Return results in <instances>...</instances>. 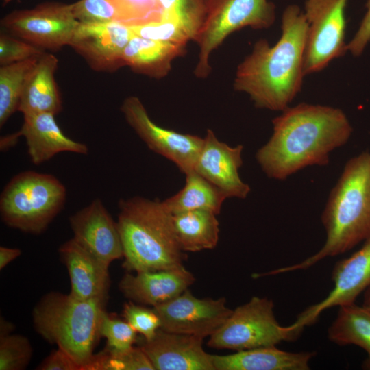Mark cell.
I'll use <instances>...</instances> for the list:
<instances>
[{"mask_svg":"<svg viewBox=\"0 0 370 370\" xmlns=\"http://www.w3.org/2000/svg\"><path fill=\"white\" fill-rule=\"evenodd\" d=\"M273 133L256 153L267 177L284 180L310 166H325L330 153L347 143L353 129L338 108L301 103L272 120Z\"/></svg>","mask_w":370,"mask_h":370,"instance_id":"cell-1","label":"cell"},{"mask_svg":"<svg viewBox=\"0 0 370 370\" xmlns=\"http://www.w3.org/2000/svg\"><path fill=\"white\" fill-rule=\"evenodd\" d=\"M282 34L274 45L257 40L238 64L233 86L247 94L258 108L282 112L301 91L308 39L303 10L288 5L282 16Z\"/></svg>","mask_w":370,"mask_h":370,"instance_id":"cell-2","label":"cell"},{"mask_svg":"<svg viewBox=\"0 0 370 370\" xmlns=\"http://www.w3.org/2000/svg\"><path fill=\"white\" fill-rule=\"evenodd\" d=\"M321 219L326 240L317 253L301 262L261 273L262 276L307 269L370 238V151L362 152L346 162Z\"/></svg>","mask_w":370,"mask_h":370,"instance_id":"cell-3","label":"cell"},{"mask_svg":"<svg viewBox=\"0 0 370 370\" xmlns=\"http://www.w3.org/2000/svg\"><path fill=\"white\" fill-rule=\"evenodd\" d=\"M118 227L128 271L183 267L186 258L177 241L173 214L162 201L136 196L119 202Z\"/></svg>","mask_w":370,"mask_h":370,"instance_id":"cell-4","label":"cell"},{"mask_svg":"<svg viewBox=\"0 0 370 370\" xmlns=\"http://www.w3.org/2000/svg\"><path fill=\"white\" fill-rule=\"evenodd\" d=\"M106 301L82 300L70 294L50 292L33 311L35 330L88 370L100 336L99 325Z\"/></svg>","mask_w":370,"mask_h":370,"instance_id":"cell-5","label":"cell"},{"mask_svg":"<svg viewBox=\"0 0 370 370\" xmlns=\"http://www.w3.org/2000/svg\"><path fill=\"white\" fill-rule=\"evenodd\" d=\"M64 185L54 175L25 171L15 175L0 196L2 221L33 234L43 232L64 208Z\"/></svg>","mask_w":370,"mask_h":370,"instance_id":"cell-6","label":"cell"},{"mask_svg":"<svg viewBox=\"0 0 370 370\" xmlns=\"http://www.w3.org/2000/svg\"><path fill=\"white\" fill-rule=\"evenodd\" d=\"M302 331L293 323L281 325L275 317L273 301L255 296L232 310L225 323L210 336L208 345L236 351L276 346L283 341L297 340Z\"/></svg>","mask_w":370,"mask_h":370,"instance_id":"cell-7","label":"cell"},{"mask_svg":"<svg viewBox=\"0 0 370 370\" xmlns=\"http://www.w3.org/2000/svg\"><path fill=\"white\" fill-rule=\"evenodd\" d=\"M275 21V6L269 0H208L207 16L196 41L199 56L195 75L208 77L212 53L231 34L246 27L267 29Z\"/></svg>","mask_w":370,"mask_h":370,"instance_id":"cell-8","label":"cell"},{"mask_svg":"<svg viewBox=\"0 0 370 370\" xmlns=\"http://www.w3.org/2000/svg\"><path fill=\"white\" fill-rule=\"evenodd\" d=\"M347 2L348 0H305L303 12L308 24L306 75L323 70L347 51Z\"/></svg>","mask_w":370,"mask_h":370,"instance_id":"cell-9","label":"cell"},{"mask_svg":"<svg viewBox=\"0 0 370 370\" xmlns=\"http://www.w3.org/2000/svg\"><path fill=\"white\" fill-rule=\"evenodd\" d=\"M71 4L58 1L16 10L1 20L5 32L43 50L58 51L69 45L79 25Z\"/></svg>","mask_w":370,"mask_h":370,"instance_id":"cell-10","label":"cell"},{"mask_svg":"<svg viewBox=\"0 0 370 370\" xmlns=\"http://www.w3.org/2000/svg\"><path fill=\"white\" fill-rule=\"evenodd\" d=\"M121 110L127 123L151 150L172 161L185 175L195 171L204 138L159 126L136 96L125 98Z\"/></svg>","mask_w":370,"mask_h":370,"instance_id":"cell-11","label":"cell"},{"mask_svg":"<svg viewBox=\"0 0 370 370\" xmlns=\"http://www.w3.org/2000/svg\"><path fill=\"white\" fill-rule=\"evenodd\" d=\"M153 309L160 319V329L203 338L213 334L232 312L224 297L199 299L188 289Z\"/></svg>","mask_w":370,"mask_h":370,"instance_id":"cell-12","label":"cell"},{"mask_svg":"<svg viewBox=\"0 0 370 370\" xmlns=\"http://www.w3.org/2000/svg\"><path fill=\"white\" fill-rule=\"evenodd\" d=\"M133 36L130 26L115 21L79 23L69 46L91 69L113 73L125 66L123 51Z\"/></svg>","mask_w":370,"mask_h":370,"instance_id":"cell-13","label":"cell"},{"mask_svg":"<svg viewBox=\"0 0 370 370\" xmlns=\"http://www.w3.org/2000/svg\"><path fill=\"white\" fill-rule=\"evenodd\" d=\"M332 280L333 289L320 302L301 312L294 325L304 329L314 324L325 310L355 303L358 295L370 286V238L351 256L335 264Z\"/></svg>","mask_w":370,"mask_h":370,"instance_id":"cell-14","label":"cell"},{"mask_svg":"<svg viewBox=\"0 0 370 370\" xmlns=\"http://www.w3.org/2000/svg\"><path fill=\"white\" fill-rule=\"evenodd\" d=\"M69 223L73 238L106 264L123 257L118 223L99 199L71 215Z\"/></svg>","mask_w":370,"mask_h":370,"instance_id":"cell-15","label":"cell"},{"mask_svg":"<svg viewBox=\"0 0 370 370\" xmlns=\"http://www.w3.org/2000/svg\"><path fill=\"white\" fill-rule=\"evenodd\" d=\"M243 149L241 145L231 147L220 141L208 129L195 171L218 187L227 198L245 199L251 189L239 175Z\"/></svg>","mask_w":370,"mask_h":370,"instance_id":"cell-16","label":"cell"},{"mask_svg":"<svg viewBox=\"0 0 370 370\" xmlns=\"http://www.w3.org/2000/svg\"><path fill=\"white\" fill-rule=\"evenodd\" d=\"M203 339L160 328L140 348L154 370H215L212 355L202 347Z\"/></svg>","mask_w":370,"mask_h":370,"instance_id":"cell-17","label":"cell"},{"mask_svg":"<svg viewBox=\"0 0 370 370\" xmlns=\"http://www.w3.org/2000/svg\"><path fill=\"white\" fill-rule=\"evenodd\" d=\"M66 266L73 297L82 300L107 301L110 288L109 265L79 245L73 238L59 248Z\"/></svg>","mask_w":370,"mask_h":370,"instance_id":"cell-18","label":"cell"},{"mask_svg":"<svg viewBox=\"0 0 370 370\" xmlns=\"http://www.w3.org/2000/svg\"><path fill=\"white\" fill-rule=\"evenodd\" d=\"M193 273L182 267L126 273L119 288L130 300L153 306L181 295L195 282Z\"/></svg>","mask_w":370,"mask_h":370,"instance_id":"cell-19","label":"cell"},{"mask_svg":"<svg viewBox=\"0 0 370 370\" xmlns=\"http://www.w3.org/2000/svg\"><path fill=\"white\" fill-rule=\"evenodd\" d=\"M25 138L27 153L33 164L38 165L61 152L87 154L88 146L66 136L51 113L23 115V124L18 131Z\"/></svg>","mask_w":370,"mask_h":370,"instance_id":"cell-20","label":"cell"},{"mask_svg":"<svg viewBox=\"0 0 370 370\" xmlns=\"http://www.w3.org/2000/svg\"><path fill=\"white\" fill-rule=\"evenodd\" d=\"M315 355L314 352H290L269 346L212 355V360L215 370H308Z\"/></svg>","mask_w":370,"mask_h":370,"instance_id":"cell-21","label":"cell"},{"mask_svg":"<svg viewBox=\"0 0 370 370\" xmlns=\"http://www.w3.org/2000/svg\"><path fill=\"white\" fill-rule=\"evenodd\" d=\"M58 60L45 52L29 75L19 103L18 111L23 114L51 113L62 110L61 95L55 80Z\"/></svg>","mask_w":370,"mask_h":370,"instance_id":"cell-22","label":"cell"},{"mask_svg":"<svg viewBox=\"0 0 370 370\" xmlns=\"http://www.w3.org/2000/svg\"><path fill=\"white\" fill-rule=\"evenodd\" d=\"M186 46L154 40L134 35L123 53L125 66L155 79L168 75L173 61L185 53Z\"/></svg>","mask_w":370,"mask_h":370,"instance_id":"cell-23","label":"cell"},{"mask_svg":"<svg viewBox=\"0 0 370 370\" xmlns=\"http://www.w3.org/2000/svg\"><path fill=\"white\" fill-rule=\"evenodd\" d=\"M330 341L339 345H356L367 354L362 369L370 370V308L355 303L339 307L328 330Z\"/></svg>","mask_w":370,"mask_h":370,"instance_id":"cell-24","label":"cell"},{"mask_svg":"<svg viewBox=\"0 0 370 370\" xmlns=\"http://www.w3.org/2000/svg\"><path fill=\"white\" fill-rule=\"evenodd\" d=\"M217 214L195 210L173 214L175 235L184 251L197 252L214 248L219 241Z\"/></svg>","mask_w":370,"mask_h":370,"instance_id":"cell-25","label":"cell"},{"mask_svg":"<svg viewBox=\"0 0 370 370\" xmlns=\"http://www.w3.org/2000/svg\"><path fill=\"white\" fill-rule=\"evenodd\" d=\"M227 198L218 187L197 171H193L186 175L184 187L162 202L172 214L204 210L217 215Z\"/></svg>","mask_w":370,"mask_h":370,"instance_id":"cell-26","label":"cell"},{"mask_svg":"<svg viewBox=\"0 0 370 370\" xmlns=\"http://www.w3.org/2000/svg\"><path fill=\"white\" fill-rule=\"evenodd\" d=\"M38 58H32L0 68V127L18 111L26 81Z\"/></svg>","mask_w":370,"mask_h":370,"instance_id":"cell-27","label":"cell"},{"mask_svg":"<svg viewBox=\"0 0 370 370\" xmlns=\"http://www.w3.org/2000/svg\"><path fill=\"white\" fill-rule=\"evenodd\" d=\"M162 20L170 21L183 28L196 42L208 13V0H158Z\"/></svg>","mask_w":370,"mask_h":370,"instance_id":"cell-28","label":"cell"},{"mask_svg":"<svg viewBox=\"0 0 370 370\" xmlns=\"http://www.w3.org/2000/svg\"><path fill=\"white\" fill-rule=\"evenodd\" d=\"M116 12V22L132 27L161 21L158 0H108Z\"/></svg>","mask_w":370,"mask_h":370,"instance_id":"cell-29","label":"cell"},{"mask_svg":"<svg viewBox=\"0 0 370 370\" xmlns=\"http://www.w3.org/2000/svg\"><path fill=\"white\" fill-rule=\"evenodd\" d=\"M89 370H154V368L140 347H134L120 354L110 352L105 348L94 354Z\"/></svg>","mask_w":370,"mask_h":370,"instance_id":"cell-30","label":"cell"},{"mask_svg":"<svg viewBox=\"0 0 370 370\" xmlns=\"http://www.w3.org/2000/svg\"><path fill=\"white\" fill-rule=\"evenodd\" d=\"M99 334L106 339L105 347L115 354L124 353L134 347L137 332L125 320L104 312L100 325Z\"/></svg>","mask_w":370,"mask_h":370,"instance_id":"cell-31","label":"cell"},{"mask_svg":"<svg viewBox=\"0 0 370 370\" xmlns=\"http://www.w3.org/2000/svg\"><path fill=\"white\" fill-rule=\"evenodd\" d=\"M32 356V345L25 336L10 333L0 336V370L25 369Z\"/></svg>","mask_w":370,"mask_h":370,"instance_id":"cell-32","label":"cell"},{"mask_svg":"<svg viewBox=\"0 0 370 370\" xmlns=\"http://www.w3.org/2000/svg\"><path fill=\"white\" fill-rule=\"evenodd\" d=\"M134 35L154 40L186 46L191 40L185 30L170 21L162 20L143 25L130 27Z\"/></svg>","mask_w":370,"mask_h":370,"instance_id":"cell-33","label":"cell"},{"mask_svg":"<svg viewBox=\"0 0 370 370\" xmlns=\"http://www.w3.org/2000/svg\"><path fill=\"white\" fill-rule=\"evenodd\" d=\"M124 319L142 334L145 341L151 340L160 328V321L153 310L134 304L132 301L125 303L123 309Z\"/></svg>","mask_w":370,"mask_h":370,"instance_id":"cell-34","label":"cell"},{"mask_svg":"<svg viewBox=\"0 0 370 370\" xmlns=\"http://www.w3.org/2000/svg\"><path fill=\"white\" fill-rule=\"evenodd\" d=\"M45 52V50L5 32L0 35L1 66L38 58Z\"/></svg>","mask_w":370,"mask_h":370,"instance_id":"cell-35","label":"cell"},{"mask_svg":"<svg viewBox=\"0 0 370 370\" xmlns=\"http://www.w3.org/2000/svg\"><path fill=\"white\" fill-rule=\"evenodd\" d=\"M73 14L79 23L116 22V12L108 0H79L71 3Z\"/></svg>","mask_w":370,"mask_h":370,"instance_id":"cell-36","label":"cell"},{"mask_svg":"<svg viewBox=\"0 0 370 370\" xmlns=\"http://www.w3.org/2000/svg\"><path fill=\"white\" fill-rule=\"evenodd\" d=\"M367 12L352 40L347 44V50L354 56H360L370 42V0L366 3Z\"/></svg>","mask_w":370,"mask_h":370,"instance_id":"cell-37","label":"cell"},{"mask_svg":"<svg viewBox=\"0 0 370 370\" xmlns=\"http://www.w3.org/2000/svg\"><path fill=\"white\" fill-rule=\"evenodd\" d=\"M39 370H82V367L66 352L58 347L37 367Z\"/></svg>","mask_w":370,"mask_h":370,"instance_id":"cell-38","label":"cell"},{"mask_svg":"<svg viewBox=\"0 0 370 370\" xmlns=\"http://www.w3.org/2000/svg\"><path fill=\"white\" fill-rule=\"evenodd\" d=\"M21 254V251L17 248L0 247V269H3L9 263Z\"/></svg>","mask_w":370,"mask_h":370,"instance_id":"cell-39","label":"cell"},{"mask_svg":"<svg viewBox=\"0 0 370 370\" xmlns=\"http://www.w3.org/2000/svg\"><path fill=\"white\" fill-rule=\"evenodd\" d=\"M1 330H0V336L10 334L12 330V325L11 323H9L8 321H5L3 319H1Z\"/></svg>","mask_w":370,"mask_h":370,"instance_id":"cell-40","label":"cell"},{"mask_svg":"<svg viewBox=\"0 0 370 370\" xmlns=\"http://www.w3.org/2000/svg\"><path fill=\"white\" fill-rule=\"evenodd\" d=\"M363 305L370 308V286L365 291Z\"/></svg>","mask_w":370,"mask_h":370,"instance_id":"cell-41","label":"cell"},{"mask_svg":"<svg viewBox=\"0 0 370 370\" xmlns=\"http://www.w3.org/2000/svg\"><path fill=\"white\" fill-rule=\"evenodd\" d=\"M11 1H12V0H2L3 5H5L9 3Z\"/></svg>","mask_w":370,"mask_h":370,"instance_id":"cell-42","label":"cell"}]
</instances>
